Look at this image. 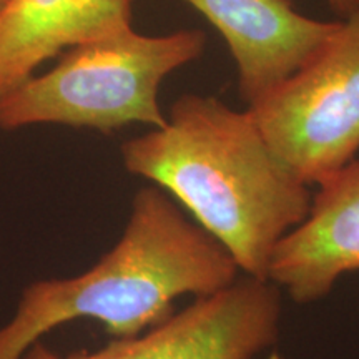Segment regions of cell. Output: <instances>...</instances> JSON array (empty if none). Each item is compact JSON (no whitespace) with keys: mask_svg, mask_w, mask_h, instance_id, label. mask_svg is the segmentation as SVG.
Listing matches in <instances>:
<instances>
[{"mask_svg":"<svg viewBox=\"0 0 359 359\" xmlns=\"http://www.w3.org/2000/svg\"><path fill=\"white\" fill-rule=\"evenodd\" d=\"M280 320V288L245 276L196 298L145 334L70 356L35 343L20 359H255L278 341Z\"/></svg>","mask_w":359,"mask_h":359,"instance_id":"5","label":"cell"},{"mask_svg":"<svg viewBox=\"0 0 359 359\" xmlns=\"http://www.w3.org/2000/svg\"><path fill=\"white\" fill-rule=\"evenodd\" d=\"M125 168L167 191L231 253L245 276L266 280L273 250L306 218L313 195L268 147L248 110L185 93L167 125L122 145Z\"/></svg>","mask_w":359,"mask_h":359,"instance_id":"1","label":"cell"},{"mask_svg":"<svg viewBox=\"0 0 359 359\" xmlns=\"http://www.w3.org/2000/svg\"><path fill=\"white\" fill-rule=\"evenodd\" d=\"M326 2L338 15H341V19H346L359 11V0H326Z\"/></svg>","mask_w":359,"mask_h":359,"instance_id":"9","label":"cell"},{"mask_svg":"<svg viewBox=\"0 0 359 359\" xmlns=\"http://www.w3.org/2000/svg\"><path fill=\"white\" fill-rule=\"evenodd\" d=\"M271 151L320 185L359 151V11L302 69L246 109Z\"/></svg>","mask_w":359,"mask_h":359,"instance_id":"4","label":"cell"},{"mask_svg":"<svg viewBox=\"0 0 359 359\" xmlns=\"http://www.w3.org/2000/svg\"><path fill=\"white\" fill-rule=\"evenodd\" d=\"M306 218L278 241L266 280L293 302H318L359 269V160L320 183Z\"/></svg>","mask_w":359,"mask_h":359,"instance_id":"7","label":"cell"},{"mask_svg":"<svg viewBox=\"0 0 359 359\" xmlns=\"http://www.w3.org/2000/svg\"><path fill=\"white\" fill-rule=\"evenodd\" d=\"M230 48L240 97L253 105L290 79L338 29L339 20L302 15L290 0H185Z\"/></svg>","mask_w":359,"mask_h":359,"instance_id":"6","label":"cell"},{"mask_svg":"<svg viewBox=\"0 0 359 359\" xmlns=\"http://www.w3.org/2000/svg\"><path fill=\"white\" fill-rule=\"evenodd\" d=\"M238 273L217 238L163 190L145 187L135 195L122 238L100 262L79 276L25 290L15 316L0 327V359H20L40 336L80 318L100 321L118 339L135 338L175 314V299L218 293Z\"/></svg>","mask_w":359,"mask_h":359,"instance_id":"2","label":"cell"},{"mask_svg":"<svg viewBox=\"0 0 359 359\" xmlns=\"http://www.w3.org/2000/svg\"><path fill=\"white\" fill-rule=\"evenodd\" d=\"M133 0H7L0 7V98L65 48L132 27Z\"/></svg>","mask_w":359,"mask_h":359,"instance_id":"8","label":"cell"},{"mask_svg":"<svg viewBox=\"0 0 359 359\" xmlns=\"http://www.w3.org/2000/svg\"><path fill=\"white\" fill-rule=\"evenodd\" d=\"M6 2H7V0H0V7H2Z\"/></svg>","mask_w":359,"mask_h":359,"instance_id":"10","label":"cell"},{"mask_svg":"<svg viewBox=\"0 0 359 359\" xmlns=\"http://www.w3.org/2000/svg\"><path fill=\"white\" fill-rule=\"evenodd\" d=\"M205 45L200 29L143 35L132 27L75 45L47 74L0 98V128L55 123L111 133L130 123L165 127L160 85L203 55Z\"/></svg>","mask_w":359,"mask_h":359,"instance_id":"3","label":"cell"}]
</instances>
